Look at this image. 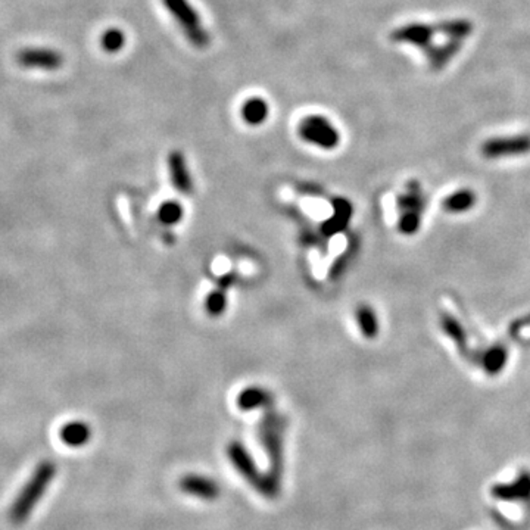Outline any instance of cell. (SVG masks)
I'll return each mask as SVG.
<instances>
[{
  "instance_id": "cell-1",
  "label": "cell",
  "mask_w": 530,
  "mask_h": 530,
  "mask_svg": "<svg viewBox=\"0 0 530 530\" xmlns=\"http://www.w3.org/2000/svg\"><path fill=\"white\" fill-rule=\"evenodd\" d=\"M288 429V418L278 411L269 409L258 423V440L269 455L267 476L276 489L281 492L284 475V433Z\"/></svg>"
},
{
  "instance_id": "cell-2",
  "label": "cell",
  "mask_w": 530,
  "mask_h": 530,
  "mask_svg": "<svg viewBox=\"0 0 530 530\" xmlns=\"http://www.w3.org/2000/svg\"><path fill=\"white\" fill-rule=\"evenodd\" d=\"M56 475V465L52 461H42L37 467L31 477L27 480L24 487L19 491L18 497L15 498L9 519L15 524H23L28 520L30 514L36 505L43 498L48 487L50 486L52 480Z\"/></svg>"
},
{
  "instance_id": "cell-3",
  "label": "cell",
  "mask_w": 530,
  "mask_h": 530,
  "mask_svg": "<svg viewBox=\"0 0 530 530\" xmlns=\"http://www.w3.org/2000/svg\"><path fill=\"white\" fill-rule=\"evenodd\" d=\"M227 455L236 472L247 480L258 494L269 499H276L280 495L278 489L270 482L267 473H261L248 448L239 440H233L227 446Z\"/></svg>"
},
{
  "instance_id": "cell-4",
  "label": "cell",
  "mask_w": 530,
  "mask_h": 530,
  "mask_svg": "<svg viewBox=\"0 0 530 530\" xmlns=\"http://www.w3.org/2000/svg\"><path fill=\"white\" fill-rule=\"evenodd\" d=\"M162 4L193 48L203 50L210 46L211 36L189 0H162Z\"/></svg>"
},
{
  "instance_id": "cell-5",
  "label": "cell",
  "mask_w": 530,
  "mask_h": 530,
  "mask_svg": "<svg viewBox=\"0 0 530 530\" xmlns=\"http://www.w3.org/2000/svg\"><path fill=\"white\" fill-rule=\"evenodd\" d=\"M299 137L313 146L324 151H332L339 146L340 134L333 122L324 115H308L305 117L298 127Z\"/></svg>"
},
{
  "instance_id": "cell-6",
  "label": "cell",
  "mask_w": 530,
  "mask_h": 530,
  "mask_svg": "<svg viewBox=\"0 0 530 530\" xmlns=\"http://www.w3.org/2000/svg\"><path fill=\"white\" fill-rule=\"evenodd\" d=\"M480 152L487 159L523 156L530 152V136L516 134L487 139L480 146Z\"/></svg>"
},
{
  "instance_id": "cell-7",
  "label": "cell",
  "mask_w": 530,
  "mask_h": 530,
  "mask_svg": "<svg viewBox=\"0 0 530 530\" xmlns=\"http://www.w3.org/2000/svg\"><path fill=\"white\" fill-rule=\"evenodd\" d=\"M16 63L28 70H46L55 71L64 65V55L53 49H24L18 52Z\"/></svg>"
},
{
  "instance_id": "cell-8",
  "label": "cell",
  "mask_w": 530,
  "mask_h": 530,
  "mask_svg": "<svg viewBox=\"0 0 530 530\" xmlns=\"http://www.w3.org/2000/svg\"><path fill=\"white\" fill-rule=\"evenodd\" d=\"M180 489L186 495L202 501H215L221 495L218 482L203 475H186L180 480Z\"/></svg>"
},
{
  "instance_id": "cell-9",
  "label": "cell",
  "mask_w": 530,
  "mask_h": 530,
  "mask_svg": "<svg viewBox=\"0 0 530 530\" xmlns=\"http://www.w3.org/2000/svg\"><path fill=\"white\" fill-rule=\"evenodd\" d=\"M168 173L174 189L181 195L193 193V178L189 170L185 153L181 151H171L168 155Z\"/></svg>"
},
{
  "instance_id": "cell-10",
  "label": "cell",
  "mask_w": 530,
  "mask_h": 530,
  "mask_svg": "<svg viewBox=\"0 0 530 530\" xmlns=\"http://www.w3.org/2000/svg\"><path fill=\"white\" fill-rule=\"evenodd\" d=\"M436 30L435 26L429 24H409L396 28L391 34V40L395 43L414 45L423 50L432 46V40Z\"/></svg>"
},
{
  "instance_id": "cell-11",
  "label": "cell",
  "mask_w": 530,
  "mask_h": 530,
  "mask_svg": "<svg viewBox=\"0 0 530 530\" xmlns=\"http://www.w3.org/2000/svg\"><path fill=\"white\" fill-rule=\"evenodd\" d=\"M492 497L499 501L524 502L530 501V475L521 473L512 483H498L492 487Z\"/></svg>"
},
{
  "instance_id": "cell-12",
  "label": "cell",
  "mask_w": 530,
  "mask_h": 530,
  "mask_svg": "<svg viewBox=\"0 0 530 530\" xmlns=\"http://www.w3.org/2000/svg\"><path fill=\"white\" fill-rule=\"evenodd\" d=\"M273 405V394L261 386H249L237 396V406L242 411L269 410Z\"/></svg>"
},
{
  "instance_id": "cell-13",
  "label": "cell",
  "mask_w": 530,
  "mask_h": 530,
  "mask_svg": "<svg viewBox=\"0 0 530 530\" xmlns=\"http://www.w3.org/2000/svg\"><path fill=\"white\" fill-rule=\"evenodd\" d=\"M234 281L233 274H226L221 277L218 281L217 288L211 291L205 299V310L211 317H220L227 310V303H229V288L232 286Z\"/></svg>"
},
{
  "instance_id": "cell-14",
  "label": "cell",
  "mask_w": 530,
  "mask_h": 530,
  "mask_svg": "<svg viewBox=\"0 0 530 530\" xmlns=\"http://www.w3.org/2000/svg\"><path fill=\"white\" fill-rule=\"evenodd\" d=\"M463 42L461 40H448L446 43L435 46L432 45L429 49H426L427 59H429V65L433 71H439L443 67L448 65V63L461 50Z\"/></svg>"
},
{
  "instance_id": "cell-15",
  "label": "cell",
  "mask_w": 530,
  "mask_h": 530,
  "mask_svg": "<svg viewBox=\"0 0 530 530\" xmlns=\"http://www.w3.org/2000/svg\"><path fill=\"white\" fill-rule=\"evenodd\" d=\"M59 438L67 446L80 448L85 446L92 438L90 426L85 421H70L59 432Z\"/></svg>"
},
{
  "instance_id": "cell-16",
  "label": "cell",
  "mask_w": 530,
  "mask_h": 530,
  "mask_svg": "<svg viewBox=\"0 0 530 530\" xmlns=\"http://www.w3.org/2000/svg\"><path fill=\"white\" fill-rule=\"evenodd\" d=\"M476 200H477V196L473 190L461 189V190L451 193L450 196H446L442 200V208L443 211L450 212V214H463L475 208Z\"/></svg>"
},
{
  "instance_id": "cell-17",
  "label": "cell",
  "mask_w": 530,
  "mask_h": 530,
  "mask_svg": "<svg viewBox=\"0 0 530 530\" xmlns=\"http://www.w3.org/2000/svg\"><path fill=\"white\" fill-rule=\"evenodd\" d=\"M243 121L249 126H261L269 118L270 108L269 104L261 97H251L242 105L240 109Z\"/></svg>"
},
{
  "instance_id": "cell-18",
  "label": "cell",
  "mask_w": 530,
  "mask_h": 530,
  "mask_svg": "<svg viewBox=\"0 0 530 530\" xmlns=\"http://www.w3.org/2000/svg\"><path fill=\"white\" fill-rule=\"evenodd\" d=\"M333 208H335L333 217L329 221H325V224L323 226V232L325 236H332L343 230L352 215V207L346 199H336L333 202Z\"/></svg>"
},
{
  "instance_id": "cell-19",
  "label": "cell",
  "mask_w": 530,
  "mask_h": 530,
  "mask_svg": "<svg viewBox=\"0 0 530 530\" xmlns=\"http://www.w3.org/2000/svg\"><path fill=\"white\" fill-rule=\"evenodd\" d=\"M357 324L359 328V332L367 339H374L379 335V318L374 313V310L367 303H361L355 311Z\"/></svg>"
},
{
  "instance_id": "cell-20",
  "label": "cell",
  "mask_w": 530,
  "mask_h": 530,
  "mask_svg": "<svg viewBox=\"0 0 530 530\" xmlns=\"http://www.w3.org/2000/svg\"><path fill=\"white\" fill-rule=\"evenodd\" d=\"M438 33H442L448 40H465L475 30L473 23L468 19H450V21H442L435 26Z\"/></svg>"
},
{
  "instance_id": "cell-21",
  "label": "cell",
  "mask_w": 530,
  "mask_h": 530,
  "mask_svg": "<svg viewBox=\"0 0 530 530\" xmlns=\"http://www.w3.org/2000/svg\"><path fill=\"white\" fill-rule=\"evenodd\" d=\"M183 217H185V208L177 200H167L161 203L158 210V220L164 226H175L183 220Z\"/></svg>"
},
{
  "instance_id": "cell-22",
  "label": "cell",
  "mask_w": 530,
  "mask_h": 530,
  "mask_svg": "<svg viewBox=\"0 0 530 530\" xmlns=\"http://www.w3.org/2000/svg\"><path fill=\"white\" fill-rule=\"evenodd\" d=\"M507 351L502 346H494L489 351H486L482 357V367L489 374L499 373L507 362Z\"/></svg>"
},
{
  "instance_id": "cell-23",
  "label": "cell",
  "mask_w": 530,
  "mask_h": 530,
  "mask_svg": "<svg viewBox=\"0 0 530 530\" xmlns=\"http://www.w3.org/2000/svg\"><path fill=\"white\" fill-rule=\"evenodd\" d=\"M100 46L107 53H118L126 46V34L119 28H109L102 34Z\"/></svg>"
},
{
  "instance_id": "cell-24",
  "label": "cell",
  "mask_w": 530,
  "mask_h": 530,
  "mask_svg": "<svg viewBox=\"0 0 530 530\" xmlns=\"http://www.w3.org/2000/svg\"><path fill=\"white\" fill-rule=\"evenodd\" d=\"M442 329H443V332L448 335V336H450L454 342H455V345L458 346V348L461 350V351H464L465 350V346H467V337H465V332H464V329H463V325L454 318V317H451V315H443L442 317Z\"/></svg>"
}]
</instances>
